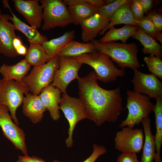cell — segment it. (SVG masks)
Masks as SVG:
<instances>
[{"label": "cell", "mask_w": 162, "mask_h": 162, "mask_svg": "<svg viewBox=\"0 0 162 162\" xmlns=\"http://www.w3.org/2000/svg\"><path fill=\"white\" fill-rule=\"evenodd\" d=\"M59 108L62 111L68 122V136L65 142L66 146L70 148L73 145V135L75 127L80 121L88 118L87 111L79 98L70 97L67 93L62 94Z\"/></svg>", "instance_id": "obj_8"}, {"label": "cell", "mask_w": 162, "mask_h": 162, "mask_svg": "<svg viewBox=\"0 0 162 162\" xmlns=\"http://www.w3.org/2000/svg\"><path fill=\"white\" fill-rule=\"evenodd\" d=\"M79 98L84 103L88 119L98 126L115 123L123 110L120 87L112 90L99 86L94 70L77 80Z\"/></svg>", "instance_id": "obj_1"}, {"label": "cell", "mask_w": 162, "mask_h": 162, "mask_svg": "<svg viewBox=\"0 0 162 162\" xmlns=\"http://www.w3.org/2000/svg\"><path fill=\"white\" fill-rule=\"evenodd\" d=\"M91 42L97 51L109 56L121 69L126 68L137 69L140 66L137 58L138 46L134 42L128 44L114 41L101 43L95 39Z\"/></svg>", "instance_id": "obj_2"}, {"label": "cell", "mask_w": 162, "mask_h": 162, "mask_svg": "<svg viewBox=\"0 0 162 162\" xmlns=\"http://www.w3.org/2000/svg\"><path fill=\"white\" fill-rule=\"evenodd\" d=\"M144 132V144L140 162H153L156 155V147L154 136L152 134L151 127V119L146 118L141 122Z\"/></svg>", "instance_id": "obj_18"}, {"label": "cell", "mask_w": 162, "mask_h": 162, "mask_svg": "<svg viewBox=\"0 0 162 162\" xmlns=\"http://www.w3.org/2000/svg\"><path fill=\"white\" fill-rule=\"evenodd\" d=\"M132 1V0H115L110 4L97 8L98 13L109 22L113 14L119 8Z\"/></svg>", "instance_id": "obj_30"}, {"label": "cell", "mask_w": 162, "mask_h": 162, "mask_svg": "<svg viewBox=\"0 0 162 162\" xmlns=\"http://www.w3.org/2000/svg\"><path fill=\"white\" fill-rule=\"evenodd\" d=\"M8 107L0 105V126L4 136L24 155L28 154L26 135L23 130L15 124L9 113Z\"/></svg>", "instance_id": "obj_9"}, {"label": "cell", "mask_w": 162, "mask_h": 162, "mask_svg": "<svg viewBox=\"0 0 162 162\" xmlns=\"http://www.w3.org/2000/svg\"><path fill=\"white\" fill-rule=\"evenodd\" d=\"M92 147L93 150L91 154L82 162H95L100 156L105 154L107 152L106 148L103 146L94 144ZM53 162H61L56 160H54Z\"/></svg>", "instance_id": "obj_32"}, {"label": "cell", "mask_w": 162, "mask_h": 162, "mask_svg": "<svg viewBox=\"0 0 162 162\" xmlns=\"http://www.w3.org/2000/svg\"><path fill=\"white\" fill-rule=\"evenodd\" d=\"M31 67L24 59L13 65L3 64L0 67V74L4 80L22 82Z\"/></svg>", "instance_id": "obj_20"}, {"label": "cell", "mask_w": 162, "mask_h": 162, "mask_svg": "<svg viewBox=\"0 0 162 162\" xmlns=\"http://www.w3.org/2000/svg\"><path fill=\"white\" fill-rule=\"evenodd\" d=\"M28 48L26 45L22 44L15 50L18 56H25L27 54Z\"/></svg>", "instance_id": "obj_39"}, {"label": "cell", "mask_w": 162, "mask_h": 162, "mask_svg": "<svg viewBox=\"0 0 162 162\" xmlns=\"http://www.w3.org/2000/svg\"><path fill=\"white\" fill-rule=\"evenodd\" d=\"M73 24L80 25L84 20L98 13L97 8L86 2L68 7Z\"/></svg>", "instance_id": "obj_25"}, {"label": "cell", "mask_w": 162, "mask_h": 162, "mask_svg": "<svg viewBox=\"0 0 162 162\" xmlns=\"http://www.w3.org/2000/svg\"><path fill=\"white\" fill-rule=\"evenodd\" d=\"M59 67V56H55L46 63L33 67L22 82L32 94L38 95L45 87L51 84Z\"/></svg>", "instance_id": "obj_5"}, {"label": "cell", "mask_w": 162, "mask_h": 162, "mask_svg": "<svg viewBox=\"0 0 162 162\" xmlns=\"http://www.w3.org/2000/svg\"><path fill=\"white\" fill-rule=\"evenodd\" d=\"M29 92L22 82L0 79V105L8 107L12 120L17 125L19 122L16 116V110L22 104L24 95Z\"/></svg>", "instance_id": "obj_6"}, {"label": "cell", "mask_w": 162, "mask_h": 162, "mask_svg": "<svg viewBox=\"0 0 162 162\" xmlns=\"http://www.w3.org/2000/svg\"><path fill=\"white\" fill-rule=\"evenodd\" d=\"M62 1L68 7L74 6L86 2V0H63Z\"/></svg>", "instance_id": "obj_40"}, {"label": "cell", "mask_w": 162, "mask_h": 162, "mask_svg": "<svg viewBox=\"0 0 162 162\" xmlns=\"http://www.w3.org/2000/svg\"><path fill=\"white\" fill-rule=\"evenodd\" d=\"M16 162H46L42 159L35 156H30L28 154L19 156Z\"/></svg>", "instance_id": "obj_36"}, {"label": "cell", "mask_w": 162, "mask_h": 162, "mask_svg": "<svg viewBox=\"0 0 162 162\" xmlns=\"http://www.w3.org/2000/svg\"><path fill=\"white\" fill-rule=\"evenodd\" d=\"M156 99V102L153 110L156 128V134L154 136L156 151L154 160L155 162H162L160 156L162 143V96Z\"/></svg>", "instance_id": "obj_26"}, {"label": "cell", "mask_w": 162, "mask_h": 162, "mask_svg": "<svg viewBox=\"0 0 162 162\" xmlns=\"http://www.w3.org/2000/svg\"><path fill=\"white\" fill-rule=\"evenodd\" d=\"M131 2L123 5L115 11L111 17L108 25L99 33L100 35H104L110 28L117 25L137 26V21L134 18L130 10Z\"/></svg>", "instance_id": "obj_23"}, {"label": "cell", "mask_w": 162, "mask_h": 162, "mask_svg": "<svg viewBox=\"0 0 162 162\" xmlns=\"http://www.w3.org/2000/svg\"><path fill=\"white\" fill-rule=\"evenodd\" d=\"M22 44L23 43L21 37L19 36H16L14 38L13 41V46L15 50Z\"/></svg>", "instance_id": "obj_41"}, {"label": "cell", "mask_w": 162, "mask_h": 162, "mask_svg": "<svg viewBox=\"0 0 162 162\" xmlns=\"http://www.w3.org/2000/svg\"><path fill=\"white\" fill-rule=\"evenodd\" d=\"M146 16L152 21L157 30L162 31V15L160 11L156 10H151L146 14Z\"/></svg>", "instance_id": "obj_34"}, {"label": "cell", "mask_w": 162, "mask_h": 162, "mask_svg": "<svg viewBox=\"0 0 162 162\" xmlns=\"http://www.w3.org/2000/svg\"><path fill=\"white\" fill-rule=\"evenodd\" d=\"M30 44L24 59L31 66H39L48 61V55L42 44Z\"/></svg>", "instance_id": "obj_28"}, {"label": "cell", "mask_w": 162, "mask_h": 162, "mask_svg": "<svg viewBox=\"0 0 162 162\" xmlns=\"http://www.w3.org/2000/svg\"><path fill=\"white\" fill-rule=\"evenodd\" d=\"M72 58L82 64L92 67L96 73L98 80L105 83L114 81L125 74L124 69L118 68L109 56L98 51Z\"/></svg>", "instance_id": "obj_3"}, {"label": "cell", "mask_w": 162, "mask_h": 162, "mask_svg": "<svg viewBox=\"0 0 162 162\" xmlns=\"http://www.w3.org/2000/svg\"><path fill=\"white\" fill-rule=\"evenodd\" d=\"M116 162H140L138 159L136 154L122 152L118 157Z\"/></svg>", "instance_id": "obj_35"}, {"label": "cell", "mask_w": 162, "mask_h": 162, "mask_svg": "<svg viewBox=\"0 0 162 162\" xmlns=\"http://www.w3.org/2000/svg\"><path fill=\"white\" fill-rule=\"evenodd\" d=\"M109 22L98 13L82 21L80 24L83 43L91 42L108 25Z\"/></svg>", "instance_id": "obj_15"}, {"label": "cell", "mask_w": 162, "mask_h": 162, "mask_svg": "<svg viewBox=\"0 0 162 162\" xmlns=\"http://www.w3.org/2000/svg\"><path fill=\"white\" fill-rule=\"evenodd\" d=\"M22 112L32 123L37 124L43 119L46 110L43 106L39 95L28 93L25 94L22 101Z\"/></svg>", "instance_id": "obj_17"}, {"label": "cell", "mask_w": 162, "mask_h": 162, "mask_svg": "<svg viewBox=\"0 0 162 162\" xmlns=\"http://www.w3.org/2000/svg\"><path fill=\"white\" fill-rule=\"evenodd\" d=\"M87 2L97 8L105 5L103 0H86Z\"/></svg>", "instance_id": "obj_38"}, {"label": "cell", "mask_w": 162, "mask_h": 162, "mask_svg": "<svg viewBox=\"0 0 162 162\" xmlns=\"http://www.w3.org/2000/svg\"><path fill=\"white\" fill-rule=\"evenodd\" d=\"M115 0H104L105 5L110 4L113 2Z\"/></svg>", "instance_id": "obj_42"}, {"label": "cell", "mask_w": 162, "mask_h": 162, "mask_svg": "<svg viewBox=\"0 0 162 162\" xmlns=\"http://www.w3.org/2000/svg\"><path fill=\"white\" fill-rule=\"evenodd\" d=\"M144 139L142 129L124 127L115 134V148L122 153H138L142 148Z\"/></svg>", "instance_id": "obj_11"}, {"label": "cell", "mask_w": 162, "mask_h": 162, "mask_svg": "<svg viewBox=\"0 0 162 162\" xmlns=\"http://www.w3.org/2000/svg\"><path fill=\"white\" fill-rule=\"evenodd\" d=\"M59 67L55 72L51 84L64 94L67 93V87L70 82L80 78L78 71L82 64L72 57L65 56H59Z\"/></svg>", "instance_id": "obj_10"}, {"label": "cell", "mask_w": 162, "mask_h": 162, "mask_svg": "<svg viewBox=\"0 0 162 162\" xmlns=\"http://www.w3.org/2000/svg\"><path fill=\"white\" fill-rule=\"evenodd\" d=\"M75 32L72 30L66 32L63 35L43 43L42 45L48 57V61L59 53L75 38Z\"/></svg>", "instance_id": "obj_21"}, {"label": "cell", "mask_w": 162, "mask_h": 162, "mask_svg": "<svg viewBox=\"0 0 162 162\" xmlns=\"http://www.w3.org/2000/svg\"><path fill=\"white\" fill-rule=\"evenodd\" d=\"M127 105L128 113L126 118L120 124L119 127H128L133 129L136 125H138L146 118L153 111L154 105L150 98L146 95L134 91L127 92Z\"/></svg>", "instance_id": "obj_4"}, {"label": "cell", "mask_w": 162, "mask_h": 162, "mask_svg": "<svg viewBox=\"0 0 162 162\" xmlns=\"http://www.w3.org/2000/svg\"><path fill=\"white\" fill-rule=\"evenodd\" d=\"M10 16L5 14L0 16V54L14 58L18 56L13 45V40L16 36L14 25L9 21Z\"/></svg>", "instance_id": "obj_14"}, {"label": "cell", "mask_w": 162, "mask_h": 162, "mask_svg": "<svg viewBox=\"0 0 162 162\" xmlns=\"http://www.w3.org/2000/svg\"><path fill=\"white\" fill-rule=\"evenodd\" d=\"M9 9L12 15L9 20H11L14 25L15 30L22 32L27 37L30 44H40L48 40L47 37L40 34L36 28L29 26L22 21L12 11L9 6L7 8Z\"/></svg>", "instance_id": "obj_19"}, {"label": "cell", "mask_w": 162, "mask_h": 162, "mask_svg": "<svg viewBox=\"0 0 162 162\" xmlns=\"http://www.w3.org/2000/svg\"><path fill=\"white\" fill-rule=\"evenodd\" d=\"M16 10L24 18L30 26L40 28L43 21L42 6L38 0H13Z\"/></svg>", "instance_id": "obj_13"}, {"label": "cell", "mask_w": 162, "mask_h": 162, "mask_svg": "<svg viewBox=\"0 0 162 162\" xmlns=\"http://www.w3.org/2000/svg\"><path fill=\"white\" fill-rule=\"evenodd\" d=\"M161 58L150 54L144 58L148 69L151 74L162 79V61Z\"/></svg>", "instance_id": "obj_31"}, {"label": "cell", "mask_w": 162, "mask_h": 162, "mask_svg": "<svg viewBox=\"0 0 162 162\" xmlns=\"http://www.w3.org/2000/svg\"><path fill=\"white\" fill-rule=\"evenodd\" d=\"M1 14V10L0 8V15H1V14Z\"/></svg>", "instance_id": "obj_43"}, {"label": "cell", "mask_w": 162, "mask_h": 162, "mask_svg": "<svg viewBox=\"0 0 162 162\" xmlns=\"http://www.w3.org/2000/svg\"><path fill=\"white\" fill-rule=\"evenodd\" d=\"M133 70L134 76L131 82L134 91L155 99L162 96V84L156 76L143 73L137 69Z\"/></svg>", "instance_id": "obj_12"}, {"label": "cell", "mask_w": 162, "mask_h": 162, "mask_svg": "<svg viewBox=\"0 0 162 162\" xmlns=\"http://www.w3.org/2000/svg\"><path fill=\"white\" fill-rule=\"evenodd\" d=\"M61 93L51 84L44 88L39 95L43 106L54 121H57L60 118L59 106L61 98Z\"/></svg>", "instance_id": "obj_16"}, {"label": "cell", "mask_w": 162, "mask_h": 162, "mask_svg": "<svg viewBox=\"0 0 162 162\" xmlns=\"http://www.w3.org/2000/svg\"><path fill=\"white\" fill-rule=\"evenodd\" d=\"M145 14L152 10L154 7V1L152 0H139Z\"/></svg>", "instance_id": "obj_37"}, {"label": "cell", "mask_w": 162, "mask_h": 162, "mask_svg": "<svg viewBox=\"0 0 162 162\" xmlns=\"http://www.w3.org/2000/svg\"><path fill=\"white\" fill-rule=\"evenodd\" d=\"M130 10L134 18L136 21L140 20L145 16L142 7L139 0H132Z\"/></svg>", "instance_id": "obj_33"}, {"label": "cell", "mask_w": 162, "mask_h": 162, "mask_svg": "<svg viewBox=\"0 0 162 162\" xmlns=\"http://www.w3.org/2000/svg\"><path fill=\"white\" fill-rule=\"evenodd\" d=\"M96 51L94 45L91 42L81 43L73 40L68 44L58 55L72 57Z\"/></svg>", "instance_id": "obj_27"}, {"label": "cell", "mask_w": 162, "mask_h": 162, "mask_svg": "<svg viewBox=\"0 0 162 162\" xmlns=\"http://www.w3.org/2000/svg\"><path fill=\"white\" fill-rule=\"evenodd\" d=\"M132 37L139 40L143 46L142 50L144 54H153L162 58V46L155 39L145 33L139 27Z\"/></svg>", "instance_id": "obj_24"}, {"label": "cell", "mask_w": 162, "mask_h": 162, "mask_svg": "<svg viewBox=\"0 0 162 162\" xmlns=\"http://www.w3.org/2000/svg\"><path fill=\"white\" fill-rule=\"evenodd\" d=\"M43 7L42 28L48 31L57 27H65L73 23L68 7L61 0H41Z\"/></svg>", "instance_id": "obj_7"}, {"label": "cell", "mask_w": 162, "mask_h": 162, "mask_svg": "<svg viewBox=\"0 0 162 162\" xmlns=\"http://www.w3.org/2000/svg\"><path fill=\"white\" fill-rule=\"evenodd\" d=\"M137 26L146 34L158 40L162 44L161 32L157 30L154 23L147 16H144L141 20L137 21Z\"/></svg>", "instance_id": "obj_29"}, {"label": "cell", "mask_w": 162, "mask_h": 162, "mask_svg": "<svg viewBox=\"0 0 162 162\" xmlns=\"http://www.w3.org/2000/svg\"><path fill=\"white\" fill-rule=\"evenodd\" d=\"M139 28L137 26L126 25L123 27L116 28L114 26L110 28L99 40L101 43L121 40L126 44L128 39L132 37Z\"/></svg>", "instance_id": "obj_22"}]
</instances>
